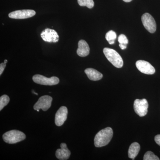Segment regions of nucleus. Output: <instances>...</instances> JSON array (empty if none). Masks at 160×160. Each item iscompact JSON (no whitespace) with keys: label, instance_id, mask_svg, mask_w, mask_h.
<instances>
[{"label":"nucleus","instance_id":"4468645a","mask_svg":"<svg viewBox=\"0 0 160 160\" xmlns=\"http://www.w3.org/2000/svg\"><path fill=\"white\" fill-rule=\"evenodd\" d=\"M85 72L89 79L92 81H98L103 78V75L101 72L92 68L85 69Z\"/></svg>","mask_w":160,"mask_h":160},{"label":"nucleus","instance_id":"20e7f679","mask_svg":"<svg viewBox=\"0 0 160 160\" xmlns=\"http://www.w3.org/2000/svg\"><path fill=\"white\" fill-rule=\"evenodd\" d=\"M32 80L37 84L45 86H53L57 85L60 82L59 79L56 77L48 78L39 74L35 75L33 76Z\"/></svg>","mask_w":160,"mask_h":160},{"label":"nucleus","instance_id":"0eeeda50","mask_svg":"<svg viewBox=\"0 0 160 160\" xmlns=\"http://www.w3.org/2000/svg\"><path fill=\"white\" fill-rule=\"evenodd\" d=\"M52 100V98L49 96H43L39 98L38 102L35 104L33 108L34 110L42 109L43 111H46L51 107Z\"/></svg>","mask_w":160,"mask_h":160},{"label":"nucleus","instance_id":"f257e3e1","mask_svg":"<svg viewBox=\"0 0 160 160\" xmlns=\"http://www.w3.org/2000/svg\"><path fill=\"white\" fill-rule=\"evenodd\" d=\"M113 136V131L110 127L100 130L95 137L94 145L96 147H102L108 145Z\"/></svg>","mask_w":160,"mask_h":160},{"label":"nucleus","instance_id":"a211bd4d","mask_svg":"<svg viewBox=\"0 0 160 160\" xmlns=\"http://www.w3.org/2000/svg\"><path fill=\"white\" fill-rule=\"evenodd\" d=\"M10 99L9 97L6 95H3L0 98V110L4 108L9 103Z\"/></svg>","mask_w":160,"mask_h":160},{"label":"nucleus","instance_id":"6e6552de","mask_svg":"<svg viewBox=\"0 0 160 160\" xmlns=\"http://www.w3.org/2000/svg\"><path fill=\"white\" fill-rule=\"evenodd\" d=\"M41 38L45 42L56 43L58 42L59 36L54 29L47 28L44 29L41 33Z\"/></svg>","mask_w":160,"mask_h":160},{"label":"nucleus","instance_id":"393cba45","mask_svg":"<svg viewBox=\"0 0 160 160\" xmlns=\"http://www.w3.org/2000/svg\"><path fill=\"white\" fill-rule=\"evenodd\" d=\"M7 62H8V61H7V60H4V63H6Z\"/></svg>","mask_w":160,"mask_h":160},{"label":"nucleus","instance_id":"6ab92c4d","mask_svg":"<svg viewBox=\"0 0 160 160\" xmlns=\"http://www.w3.org/2000/svg\"><path fill=\"white\" fill-rule=\"evenodd\" d=\"M144 160H159L160 159L158 156L155 155L152 152L149 151L144 155Z\"/></svg>","mask_w":160,"mask_h":160},{"label":"nucleus","instance_id":"b1692460","mask_svg":"<svg viewBox=\"0 0 160 160\" xmlns=\"http://www.w3.org/2000/svg\"><path fill=\"white\" fill-rule=\"evenodd\" d=\"M123 1L126 2H131L132 0H123Z\"/></svg>","mask_w":160,"mask_h":160},{"label":"nucleus","instance_id":"39448f33","mask_svg":"<svg viewBox=\"0 0 160 160\" xmlns=\"http://www.w3.org/2000/svg\"><path fill=\"white\" fill-rule=\"evenodd\" d=\"M134 111L140 117H144L148 112L149 104L146 99H136L133 104Z\"/></svg>","mask_w":160,"mask_h":160},{"label":"nucleus","instance_id":"5701e85b","mask_svg":"<svg viewBox=\"0 0 160 160\" xmlns=\"http://www.w3.org/2000/svg\"><path fill=\"white\" fill-rule=\"evenodd\" d=\"M127 46V45H124V44H119L120 48H121V49H122V50H124V49H126V48H127V46Z\"/></svg>","mask_w":160,"mask_h":160},{"label":"nucleus","instance_id":"7ed1b4c3","mask_svg":"<svg viewBox=\"0 0 160 160\" xmlns=\"http://www.w3.org/2000/svg\"><path fill=\"white\" fill-rule=\"evenodd\" d=\"M26 136L22 132L17 130H12L5 132L3 135L4 142L9 144H15L25 140Z\"/></svg>","mask_w":160,"mask_h":160},{"label":"nucleus","instance_id":"a878e982","mask_svg":"<svg viewBox=\"0 0 160 160\" xmlns=\"http://www.w3.org/2000/svg\"><path fill=\"white\" fill-rule=\"evenodd\" d=\"M32 92H33V93H34V94H35L36 95H38V93H36V92H35L32 91Z\"/></svg>","mask_w":160,"mask_h":160},{"label":"nucleus","instance_id":"1a4fd4ad","mask_svg":"<svg viewBox=\"0 0 160 160\" xmlns=\"http://www.w3.org/2000/svg\"><path fill=\"white\" fill-rule=\"evenodd\" d=\"M36 12L31 9H23L16 10L9 13V17L11 18L16 19H23L28 18L34 16Z\"/></svg>","mask_w":160,"mask_h":160},{"label":"nucleus","instance_id":"ddd939ff","mask_svg":"<svg viewBox=\"0 0 160 160\" xmlns=\"http://www.w3.org/2000/svg\"><path fill=\"white\" fill-rule=\"evenodd\" d=\"M90 49L88 43L85 40H81L78 43V49L77 52L81 57L87 56L89 53Z\"/></svg>","mask_w":160,"mask_h":160},{"label":"nucleus","instance_id":"4be33fe9","mask_svg":"<svg viewBox=\"0 0 160 160\" xmlns=\"http://www.w3.org/2000/svg\"><path fill=\"white\" fill-rule=\"evenodd\" d=\"M155 141L158 145L160 146V134H158L155 137Z\"/></svg>","mask_w":160,"mask_h":160},{"label":"nucleus","instance_id":"f03ea898","mask_svg":"<svg viewBox=\"0 0 160 160\" xmlns=\"http://www.w3.org/2000/svg\"><path fill=\"white\" fill-rule=\"evenodd\" d=\"M103 52L108 61L115 67L121 68L123 66V61L120 54L114 49L105 48L103 49Z\"/></svg>","mask_w":160,"mask_h":160},{"label":"nucleus","instance_id":"f8f14e48","mask_svg":"<svg viewBox=\"0 0 160 160\" xmlns=\"http://www.w3.org/2000/svg\"><path fill=\"white\" fill-rule=\"evenodd\" d=\"M61 149H58L56 152V156L59 160H68L71 154L70 150H69L66 143L61 144Z\"/></svg>","mask_w":160,"mask_h":160},{"label":"nucleus","instance_id":"412c9836","mask_svg":"<svg viewBox=\"0 0 160 160\" xmlns=\"http://www.w3.org/2000/svg\"><path fill=\"white\" fill-rule=\"evenodd\" d=\"M6 67V64L5 63H1L0 65V75H2Z\"/></svg>","mask_w":160,"mask_h":160},{"label":"nucleus","instance_id":"9b49d317","mask_svg":"<svg viewBox=\"0 0 160 160\" xmlns=\"http://www.w3.org/2000/svg\"><path fill=\"white\" fill-rule=\"evenodd\" d=\"M68 109L66 106H62L57 112L55 117V123L58 126L63 125L67 119Z\"/></svg>","mask_w":160,"mask_h":160},{"label":"nucleus","instance_id":"423d86ee","mask_svg":"<svg viewBox=\"0 0 160 160\" xmlns=\"http://www.w3.org/2000/svg\"><path fill=\"white\" fill-rule=\"evenodd\" d=\"M142 22L144 27L150 33L155 32L156 23L153 18L149 13H145L142 17Z\"/></svg>","mask_w":160,"mask_h":160},{"label":"nucleus","instance_id":"aec40b11","mask_svg":"<svg viewBox=\"0 0 160 160\" xmlns=\"http://www.w3.org/2000/svg\"><path fill=\"white\" fill-rule=\"evenodd\" d=\"M118 41L119 44H124V45H127L129 41L128 39L127 38L126 36L124 34H121L118 38Z\"/></svg>","mask_w":160,"mask_h":160},{"label":"nucleus","instance_id":"f3484780","mask_svg":"<svg viewBox=\"0 0 160 160\" xmlns=\"http://www.w3.org/2000/svg\"><path fill=\"white\" fill-rule=\"evenodd\" d=\"M78 2L79 6H86L89 9H92L94 6L93 0H78Z\"/></svg>","mask_w":160,"mask_h":160},{"label":"nucleus","instance_id":"dca6fc26","mask_svg":"<svg viewBox=\"0 0 160 160\" xmlns=\"http://www.w3.org/2000/svg\"><path fill=\"white\" fill-rule=\"evenodd\" d=\"M106 38L110 45L114 44L115 40L117 38L116 33L112 30H110L106 33Z\"/></svg>","mask_w":160,"mask_h":160},{"label":"nucleus","instance_id":"9d476101","mask_svg":"<svg viewBox=\"0 0 160 160\" xmlns=\"http://www.w3.org/2000/svg\"><path fill=\"white\" fill-rule=\"evenodd\" d=\"M138 69L142 73L146 74L152 75L155 72V69L151 64L146 61L139 60L136 63Z\"/></svg>","mask_w":160,"mask_h":160},{"label":"nucleus","instance_id":"2eb2a0df","mask_svg":"<svg viewBox=\"0 0 160 160\" xmlns=\"http://www.w3.org/2000/svg\"><path fill=\"white\" fill-rule=\"evenodd\" d=\"M140 150V146L137 142H133L129 146L128 150V156L132 159H134L137 156Z\"/></svg>","mask_w":160,"mask_h":160}]
</instances>
